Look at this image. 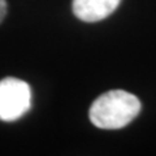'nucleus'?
Returning a JSON list of instances; mask_svg holds the SVG:
<instances>
[{"instance_id":"1","label":"nucleus","mask_w":156,"mask_h":156,"mask_svg":"<svg viewBox=\"0 0 156 156\" xmlns=\"http://www.w3.org/2000/svg\"><path fill=\"white\" fill-rule=\"evenodd\" d=\"M140 111V101L124 90H112L100 95L90 108V120L100 129H121L131 122Z\"/></svg>"},{"instance_id":"2","label":"nucleus","mask_w":156,"mask_h":156,"mask_svg":"<svg viewBox=\"0 0 156 156\" xmlns=\"http://www.w3.org/2000/svg\"><path fill=\"white\" fill-rule=\"evenodd\" d=\"M31 105V90L25 81L7 77L0 81V120L14 121Z\"/></svg>"},{"instance_id":"3","label":"nucleus","mask_w":156,"mask_h":156,"mask_svg":"<svg viewBox=\"0 0 156 156\" xmlns=\"http://www.w3.org/2000/svg\"><path fill=\"white\" fill-rule=\"evenodd\" d=\"M121 0H73L76 17L85 22H98L116 11Z\"/></svg>"},{"instance_id":"4","label":"nucleus","mask_w":156,"mask_h":156,"mask_svg":"<svg viewBox=\"0 0 156 156\" xmlns=\"http://www.w3.org/2000/svg\"><path fill=\"white\" fill-rule=\"evenodd\" d=\"M7 11H8L7 0H0V22H2L4 20V17L7 16Z\"/></svg>"}]
</instances>
